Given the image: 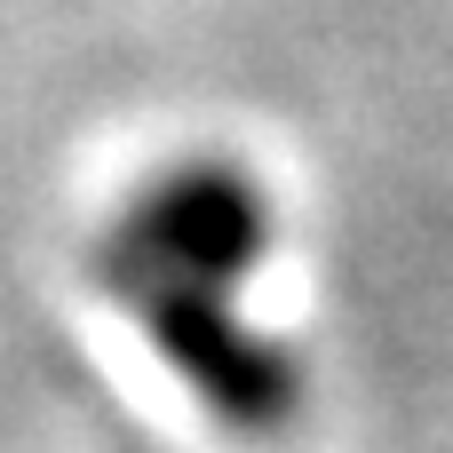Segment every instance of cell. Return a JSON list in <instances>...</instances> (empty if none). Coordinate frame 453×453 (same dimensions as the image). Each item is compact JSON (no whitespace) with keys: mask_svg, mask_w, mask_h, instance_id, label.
Wrapping results in <instances>:
<instances>
[{"mask_svg":"<svg viewBox=\"0 0 453 453\" xmlns=\"http://www.w3.org/2000/svg\"><path fill=\"white\" fill-rule=\"evenodd\" d=\"M271 255V199L231 159H175L143 175L96 239V287L119 303L135 287H215L239 295Z\"/></svg>","mask_w":453,"mask_h":453,"instance_id":"obj_1","label":"cell"}]
</instances>
